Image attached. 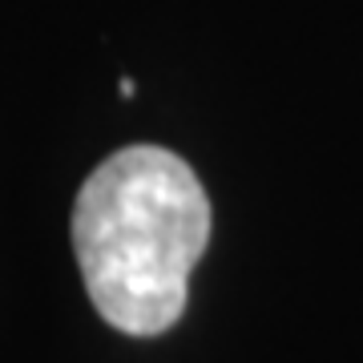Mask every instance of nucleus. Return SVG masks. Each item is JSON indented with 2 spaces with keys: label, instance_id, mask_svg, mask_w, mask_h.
<instances>
[{
  "label": "nucleus",
  "instance_id": "f257e3e1",
  "mask_svg": "<svg viewBox=\"0 0 363 363\" xmlns=\"http://www.w3.org/2000/svg\"><path fill=\"white\" fill-rule=\"evenodd\" d=\"M69 230L97 315L150 339L186 311L190 271L210 242V198L174 150L125 145L85 178Z\"/></svg>",
  "mask_w": 363,
  "mask_h": 363
},
{
  "label": "nucleus",
  "instance_id": "f03ea898",
  "mask_svg": "<svg viewBox=\"0 0 363 363\" xmlns=\"http://www.w3.org/2000/svg\"><path fill=\"white\" fill-rule=\"evenodd\" d=\"M117 89H121V97H133V89H138V85H133L130 77H121V85H117Z\"/></svg>",
  "mask_w": 363,
  "mask_h": 363
}]
</instances>
